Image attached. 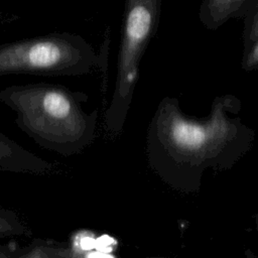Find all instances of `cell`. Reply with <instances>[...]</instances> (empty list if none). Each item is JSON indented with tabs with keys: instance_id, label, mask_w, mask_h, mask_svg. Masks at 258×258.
<instances>
[{
	"instance_id": "obj_1",
	"label": "cell",
	"mask_w": 258,
	"mask_h": 258,
	"mask_svg": "<svg viewBox=\"0 0 258 258\" xmlns=\"http://www.w3.org/2000/svg\"><path fill=\"white\" fill-rule=\"evenodd\" d=\"M239 110L237 98L222 96L208 117L192 119L177 100L164 98L148 128L150 167L171 187L197 191L205 171L229 169L251 148L255 132L242 122Z\"/></svg>"
},
{
	"instance_id": "obj_2",
	"label": "cell",
	"mask_w": 258,
	"mask_h": 258,
	"mask_svg": "<svg viewBox=\"0 0 258 258\" xmlns=\"http://www.w3.org/2000/svg\"><path fill=\"white\" fill-rule=\"evenodd\" d=\"M88 96L60 84L29 83L0 90V101L16 115L19 129L38 146L62 156L81 153L95 139L98 111Z\"/></svg>"
},
{
	"instance_id": "obj_3",
	"label": "cell",
	"mask_w": 258,
	"mask_h": 258,
	"mask_svg": "<svg viewBox=\"0 0 258 258\" xmlns=\"http://www.w3.org/2000/svg\"><path fill=\"white\" fill-rule=\"evenodd\" d=\"M101 64L92 45L73 33L54 32L0 44V77L82 76Z\"/></svg>"
},
{
	"instance_id": "obj_4",
	"label": "cell",
	"mask_w": 258,
	"mask_h": 258,
	"mask_svg": "<svg viewBox=\"0 0 258 258\" xmlns=\"http://www.w3.org/2000/svg\"><path fill=\"white\" fill-rule=\"evenodd\" d=\"M161 0H125L117 75L110 106L118 111L129 109L143 53L155 34Z\"/></svg>"
},
{
	"instance_id": "obj_5",
	"label": "cell",
	"mask_w": 258,
	"mask_h": 258,
	"mask_svg": "<svg viewBox=\"0 0 258 258\" xmlns=\"http://www.w3.org/2000/svg\"><path fill=\"white\" fill-rule=\"evenodd\" d=\"M54 165L25 149L0 130V171L28 174H45Z\"/></svg>"
},
{
	"instance_id": "obj_6",
	"label": "cell",
	"mask_w": 258,
	"mask_h": 258,
	"mask_svg": "<svg viewBox=\"0 0 258 258\" xmlns=\"http://www.w3.org/2000/svg\"><path fill=\"white\" fill-rule=\"evenodd\" d=\"M252 0H202L199 18L207 29L215 30L231 18L243 17Z\"/></svg>"
},
{
	"instance_id": "obj_7",
	"label": "cell",
	"mask_w": 258,
	"mask_h": 258,
	"mask_svg": "<svg viewBox=\"0 0 258 258\" xmlns=\"http://www.w3.org/2000/svg\"><path fill=\"white\" fill-rule=\"evenodd\" d=\"M74 256H79V254L64 243L35 239L28 245L20 247L17 258H63Z\"/></svg>"
},
{
	"instance_id": "obj_8",
	"label": "cell",
	"mask_w": 258,
	"mask_h": 258,
	"mask_svg": "<svg viewBox=\"0 0 258 258\" xmlns=\"http://www.w3.org/2000/svg\"><path fill=\"white\" fill-rule=\"evenodd\" d=\"M27 232L26 226L14 211L0 207V239L26 235Z\"/></svg>"
},
{
	"instance_id": "obj_9",
	"label": "cell",
	"mask_w": 258,
	"mask_h": 258,
	"mask_svg": "<svg viewBox=\"0 0 258 258\" xmlns=\"http://www.w3.org/2000/svg\"><path fill=\"white\" fill-rule=\"evenodd\" d=\"M243 17V44L246 51L258 37V0L251 1Z\"/></svg>"
},
{
	"instance_id": "obj_10",
	"label": "cell",
	"mask_w": 258,
	"mask_h": 258,
	"mask_svg": "<svg viewBox=\"0 0 258 258\" xmlns=\"http://www.w3.org/2000/svg\"><path fill=\"white\" fill-rule=\"evenodd\" d=\"M242 68L247 72L258 70V37L252 45L244 51Z\"/></svg>"
},
{
	"instance_id": "obj_11",
	"label": "cell",
	"mask_w": 258,
	"mask_h": 258,
	"mask_svg": "<svg viewBox=\"0 0 258 258\" xmlns=\"http://www.w3.org/2000/svg\"><path fill=\"white\" fill-rule=\"evenodd\" d=\"M20 246L16 242L0 244V258H17Z\"/></svg>"
},
{
	"instance_id": "obj_12",
	"label": "cell",
	"mask_w": 258,
	"mask_h": 258,
	"mask_svg": "<svg viewBox=\"0 0 258 258\" xmlns=\"http://www.w3.org/2000/svg\"><path fill=\"white\" fill-rule=\"evenodd\" d=\"M257 228H258V215H257Z\"/></svg>"
}]
</instances>
